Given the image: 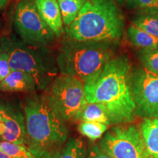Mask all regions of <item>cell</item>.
Instances as JSON below:
<instances>
[{
	"mask_svg": "<svg viewBox=\"0 0 158 158\" xmlns=\"http://www.w3.org/2000/svg\"><path fill=\"white\" fill-rule=\"evenodd\" d=\"M132 68L126 55L114 56L95 81L84 85L87 102L103 106L111 124L131 123L137 116L130 88Z\"/></svg>",
	"mask_w": 158,
	"mask_h": 158,
	"instance_id": "cell-1",
	"label": "cell"
},
{
	"mask_svg": "<svg viewBox=\"0 0 158 158\" xmlns=\"http://www.w3.org/2000/svg\"><path fill=\"white\" fill-rule=\"evenodd\" d=\"M23 110L29 150L35 158H52L68 141L63 120L44 97H28Z\"/></svg>",
	"mask_w": 158,
	"mask_h": 158,
	"instance_id": "cell-2",
	"label": "cell"
},
{
	"mask_svg": "<svg viewBox=\"0 0 158 158\" xmlns=\"http://www.w3.org/2000/svg\"><path fill=\"white\" fill-rule=\"evenodd\" d=\"M125 19L114 0H86L76 19L65 28L68 38L116 43L123 36Z\"/></svg>",
	"mask_w": 158,
	"mask_h": 158,
	"instance_id": "cell-3",
	"label": "cell"
},
{
	"mask_svg": "<svg viewBox=\"0 0 158 158\" xmlns=\"http://www.w3.org/2000/svg\"><path fill=\"white\" fill-rule=\"evenodd\" d=\"M115 48L116 43L65 39L56 58L59 72L76 77L84 85L92 84L114 57Z\"/></svg>",
	"mask_w": 158,
	"mask_h": 158,
	"instance_id": "cell-4",
	"label": "cell"
},
{
	"mask_svg": "<svg viewBox=\"0 0 158 158\" xmlns=\"http://www.w3.org/2000/svg\"><path fill=\"white\" fill-rule=\"evenodd\" d=\"M0 49L8 54L11 71L21 70L30 74L40 90L48 88L58 76L56 60L48 47L28 44L11 34L0 38Z\"/></svg>",
	"mask_w": 158,
	"mask_h": 158,
	"instance_id": "cell-5",
	"label": "cell"
},
{
	"mask_svg": "<svg viewBox=\"0 0 158 158\" xmlns=\"http://www.w3.org/2000/svg\"><path fill=\"white\" fill-rule=\"evenodd\" d=\"M44 98L63 121L75 119L77 113L87 104L82 81L64 74L57 76L49 85Z\"/></svg>",
	"mask_w": 158,
	"mask_h": 158,
	"instance_id": "cell-6",
	"label": "cell"
},
{
	"mask_svg": "<svg viewBox=\"0 0 158 158\" xmlns=\"http://www.w3.org/2000/svg\"><path fill=\"white\" fill-rule=\"evenodd\" d=\"M98 146L112 158H152L148 152L140 127L118 124L106 132Z\"/></svg>",
	"mask_w": 158,
	"mask_h": 158,
	"instance_id": "cell-7",
	"label": "cell"
},
{
	"mask_svg": "<svg viewBox=\"0 0 158 158\" xmlns=\"http://www.w3.org/2000/svg\"><path fill=\"white\" fill-rule=\"evenodd\" d=\"M14 26L20 38L30 45L48 47L56 37L41 18L34 0H19L15 7Z\"/></svg>",
	"mask_w": 158,
	"mask_h": 158,
	"instance_id": "cell-8",
	"label": "cell"
},
{
	"mask_svg": "<svg viewBox=\"0 0 158 158\" xmlns=\"http://www.w3.org/2000/svg\"><path fill=\"white\" fill-rule=\"evenodd\" d=\"M130 88L137 116L158 118V75L144 68H132Z\"/></svg>",
	"mask_w": 158,
	"mask_h": 158,
	"instance_id": "cell-9",
	"label": "cell"
},
{
	"mask_svg": "<svg viewBox=\"0 0 158 158\" xmlns=\"http://www.w3.org/2000/svg\"><path fill=\"white\" fill-rule=\"evenodd\" d=\"M0 123L2 125L1 138L4 141L27 145L25 116L9 106L0 105Z\"/></svg>",
	"mask_w": 158,
	"mask_h": 158,
	"instance_id": "cell-10",
	"label": "cell"
},
{
	"mask_svg": "<svg viewBox=\"0 0 158 158\" xmlns=\"http://www.w3.org/2000/svg\"><path fill=\"white\" fill-rule=\"evenodd\" d=\"M38 12L56 37L64 34V23L57 0H34Z\"/></svg>",
	"mask_w": 158,
	"mask_h": 158,
	"instance_id": "cell-11",
	"label": "cell"
},
{
	"mask_svg": "<svg viewBox=\"0 0 158 158\" xmlns=\"http://www.w3.org/2000/svg\"><path fill=\"white\" fill-rule=\"evenodd\" d=\"M37 88L35 78L27 73L21 70L11 71L0 81V91L10 92H32Z\"/></svg>",
	"mask_w": 158,
	"mask_h": 158,
	"instance_id": "cell-12",
	"label": "cell"
},
{
	"mask_svg": "<svg viewBox=\"0 0 158 158\" xmlns=\"http://www.w3.org/2000/svg\"><path fill=\"white\" fill-rule=\"evenodd\" d=\"M139 127L149 155L158 158V118H144Z\"/></svg>",
	"mask_w": 158,
	"mask_h": 158,
	"instance_id": "cell-13",
	"label": "cell"
},
{
	"mask_svg": "<svg viewBox=\"0 0 158 158\" xmlns=\"http://www.w3.org/2000/svg\"><path fill=\"white\" fill-rule=\"evenodd\" d=\"M76 120L81 122H97L111 125L110 118L106 108L100 104L89 103L85 105L77 113Z\"/></svg>",
	"mask_w": 158,
	"mask_h": 158,
	"instance_id": "cell-14",
	"label": "cell"
},
{
	"mask_svg": "<svg viewBox=\"0 0 158 158\" xmlns=\"http://www.w3.org/2000/svg\"><path fill=\"white\" fill-rule=\"evenodd\" d=\"M127 34L130 42L141 48H152L158 46V37L131 23L128 27Z\"/></svg>",
	"mask_w": 158,
	"mask_h": 158,
	"instance_id": "cell-15",
	"label": "cell"
},
{
	"mask_svg": "<svg viewBox=\"0 0 158 158\" xmlns=\"http://www.w3.org/2000/svg\"><path fill=\"white\" fill-rule=\"evenodd\" d=\"M86 148L82 139L70 138L52 158H86Z\"/></svg>",
	"mask_w": 158,
	"mask_h": 158,
	"instance_id": "cell-16",
	"label": "cell"
},
{
	"mask_svg": "<svg viewBox=\"0 0 158 158\" xmlns=\"http://www.w3.org/2000/svg\"><path fill=\"white\" fill-rule=\"evenodd\" d=\"M63 23L65 28L68 27L76 19L79 12L84 6L86 0H57Z\"/></svg>",
	"mask_w": 158,
	"mask_h": 158,
	"instance_id": "cell-17",
	"label": "cell"
},
{
	"mask_svg": "<svg viewBox=\"0 0 158 158\" xmlns=\"http://www.w3.org/2000/svg\"><path fill=\"white\" fill-rule=\"evenodd\" d=\"M132 23L158 37V13H138L133 17Z\"/></svg>",
	"mask_w": 158,
	"mask_h": 158,
	"instance_id": "cell-18",
	"label": "cell"
},
{
	"mask_svg": "<svg viewBox=\"0 0 158 158\" xmlns=\"http://www.w3.org/2000/svg\"><path fill=\"white\" fill-rule=\"evenodd\" d=\"M78 131L90 140L100 138L108 129V125L97 122H81L78 127Z\"/></svg>",
	"mask_w": 158,
	"mask_h": 158,
	"instance_id": "cell-19",
	"label": "cell"
},
{
	"mask_svg": "<svg viewBox=\"0 0 158 158\" xmlns=\"http://www.w3.org/2000/svg\"><path fill=\"white\" fill-rule=\"evenodd\" d=\"M138 59L144 68L158 75V46L152 48H141Z\"/></svg>",
	"mask_w": 158,
	"mask_h": 158,
	"instance_id": "cell-20",
	"label": "cell"
},
{
	"mask_svg": "<svg viewBox=\"0 0 158 158\" xmlns=\"http://www.w3.org/2000/svg\"><path fill=\"white\" fill-rule=\"evenodd\" d=\"M0 149L13 158H35L24 144H17L4 141L0 142Z\"/></svg>",
	"mask_w": 158,
	"mask_h": 158,
	"instance_id": "cell-21",
	"label": "cell"
},
{
	"mask_svg": "<svg viewBox=\"0 0 158 158\" xmlns=\"http://www.w3.org/2000/svg\"><path fill=\"white\" fill-rule=\"evenodd\" d=\"M126 3L138 13H158V0H127Z\"/></svg>",
	"mask_w": 158,
	"mask_h": 158,
	"instance_id": "cell-22",
	"label": "cell"
},
{
	"mask_svg": "<svg viewBox=\"0 0 158 158\" xmlns=\"http://www.w3.org/2000/svg\"><path fill=\"white\" fill-rule=\"evenodd\" d=\"M11 69L9 64V56L5 51L0 49V81L4 80L10 73Z\"/></svg>",
	"mask_w": 158,
	"mask_h": 158,
	"instance_id": "cell-23",
	"label": "cell"
},
{
	"mask_svg": "<svg viewBox=\"0 0 158 158\" xmlns=\"http://www.w3.org/2000/svg\"><path fill=\"white\" fill-rule=\"evenodd\" d=\"M86 158H112L110 156L105 153L99 146H94L86 154Z\"/></svg>",
	"mask_w": 158,
	"mask_h": 158,
	"instance_id": "cell-24",
	"label": "cell"
},
{
	"mask_svg": "<svg viewBox=\"0 0 158 158\" xmlns=\"http://www.w3.org/2000/svg\"><path fill=\"white\" fill-rule=\"evenodd\" d=\"M10 0H0V10L5 8L6 6L7 5V4L10 2Z\"/></svg>",
	"mask_w": 158,
	"mask_h": 158,
	"instance_id": "cell-25",
	"label": "cell"
},
{
	"mask_svg": "<svg viewBox=\"0 0 158 158\" xmlns=\"http://www.w3.org/2000/svg\"><path fill=\"white\" fill-rule=\"evenodd\" d=\"M0 158H13V157H12L11 156H10L7 155V154L4 152L2 149H0Z\"/></svg>",
	"mask_w": 158,
	"mask_h": 158,
	"instance_id": "cell-26",
	"label": "cell"
},
{
	"mask_svg": "<svg viewBox=\"0 0 158 158\" xmlns=\"http://www.w3.org/2000/svg\"><path fill=\"white\" fill-rule=\"evenodd\" d=\"M114 1H115L118 5H124V4L127 2V0H114Z\"/></svg>",
	"mask_w": 158,
	"mask_h": 158,
	"instance_id": "cell-27",
	"label": "cell"
},
{
	"mask_svg": "<svg viewBox=\"0 0 158 158\" xmlns=\"http://www.w3.org/2000/svg\"><path fill=\"white\" fill-rule=\"evenodd\" d=\"M2 133V124L0 123V137H1Z\"/></svg>",
	"mask_w": 158,
	"mask_h": 158,
	"instance_id": "cell-28",
	"label": "cell"
},
{
	"mask_svg": "<svg viewBox=\"0 0 158 158\" xmlns=\"http://www.w3.org/2000/svg\"><path fill=\"white\" fill-rule=\"evenodd\" d=\"M2 20L0 19V34H1V31H2Z\"/></svg>",
	"mask_w": 158,
	"mask_h": 158,
	"instance_id": "cell-29",
	"label": "cell"
}]
</instances>
